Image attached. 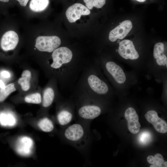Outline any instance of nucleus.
<instances>
[{
    "label": "nucleus",
    "instance_id": "3",
    "mask_svg": "<svg viewBox=\"0 0 167 167\" xmlns=\"http://www.w3.org/2000/svg\"><path fill=\"white\" fill-rule=\"evenodd\" d=\"M72 56V52L68 48L65 47L57 48L52 53L53 62L51 66L55 69L59 68L63 64L70 62Z\"/></svg>",
    "mask_w": 167,
    "mask_h": 167
},
{
    "label": "nucleus",
    "instance_id": "2",
    "mask_svg": "<svg viewBox=\"0 0 167 167\" xmlns=\"http://www.w3.org/2000/svg\"><path fill=\"white\" fill-rule=\"evenodd\" d=\"M60 38L55 36H39L36 40L35 47L39 51L50 53L60 45Z\"/></svg>",
    "mask_w": 167,
    "mask_h": 167
},
{
    "label": "nucleus",
    "instance_id": "14",
    "mask_svg": "<svg viewBox=\"0 0 167 167\" xmlns=\"http://www.w3.org/2000/svg\"><path fill=\"white\" fill-rule=\"evenodd\" d=\"M17 122L16 117L11 111H0V126L4 127H10L15 126Z\"/></svg>",
    "mask_w": 167,
    "mask_h": 167
},
{
    "label": "nucleus",
    "instance_id": "6",
    "mask_svg": "<svg viewBox=\"0 0 167 167\" xmlns=\"http://www.w3.org/2000/svg\"><path fill=\"white\" fill-rule=\"evenodd\" d=\"M132 24L129 20L123 21L120 24L112 30L109 32V38L112 42L116 41L117 39H123L132 29Z\"/></svg>",
    "mask_w": 167,
    "mask_h": 167
},
{
    "label": "nucleus",
    "instance_id": "17",
    "mask_svg": "<svg viewBox=\"0 0 167 167\" xmlns=\"http://www.w3.org/2000/svg\"><path fill=\"white\" fill-rule=\"evenodd\" d=\"M148 162L152 164L150 167H167V162L165 161L163 156L160 153L156 154L154 156H148L147 158Z\"/></svg>",
    "mask_w": 167,
    "mask_h": 167
},
{
    "label": "nucleus",
    "instance_id": "7",
    "mask_svg": "<svg viewBox=\"0 0 167 167\" xmlns=\"http://www.w3.org/2000/svg\"><path fill=\"white\" fill-rule=\"evenodd\" d=\"M33 146L34 142L31 138L27 136H22L17 140L15 149L20 155L28 156L32 153Z\"/></svg>",
    "mask_w": 167,
    "mask_h": 167
},
{
    "label": "nucleus",
    "instance_id": "8",
    "mask_svg": "<svg viewBox=\"0 0 167 167\" xmlns=\"http://www.w3.org/2000/svg\"><path fill=\"white\" fill-rule=\"evenodd\" d=\"M19 41L18 36L15 32L11 30L7 31L1 38V47L4 51L13 50L16 47Z\"/></svg>",
    "mask_w": 167,
    "mask_h": 167
},
{
    "label": "nucleus",
    "instance_id": "26",
    "mask_svg": "<svg viewBox=\"0 0 167 167\" xmlns=\"http://www.w3.org/2000/svg\"><path fill=\"white\" fill-rule=\"evenodd\" d=\"M19 5L22 7L26 6L30 0H15Z\"/></svg>",
    "mask_w": 167,
    "mask_h": 167
},
{
    "label": "nucleus",
    "instance_id": "16",
    "mask_svg": "<svg viewBox=\"0 0 167 167\" xmlns=\"http://www.w3.org/2000/svg\"><path fill=\"white\" fill-rule=\"evenodd\" d=\"M49 3V0H31L29 3V7L33 11L41 12L46 9Z\"/></svg>",
    "mask_w": 167,
    "mask_h": 167
},
{
    "label": "nucleus",
    "instance_id": "11",
    "mask_svg": "<svg viewBox=\"0 0 167 167\" xmlns=\"http://www.w3.org/2000/svg\"><path fill=\"white\" fill-rule=\"evenodd\" d=\"M101 113V110L98 106L88 105L80 107L78 112L79 118L86 120H91L99 116Z\"/></svg>",
    "mask_w": 167,
    "mask_h": 167
},
{
    "label": "nucleus",
    "instance_id": "29",
    "mask_svg": "<svg viewBox=\"0 0 167 167\" xmlns=\"http://www.w3.org/2000/svg\"><path fill=\"white\" fill-rule=\"evenodd\" d=\"M140 2H143L146 1V0H135Z\"/></svg>",
    "mask_w": 167,
    "mask_h": 167
},
{
    "label": "nucleus",
    "instance_id": "24",
    "mask_svg": "<svg viewBox=\"0 0 167 167\" xmlns=\"http://www.w3.org/2000/svg\"><path fill=\"white\" fill-rule=\"evenodd\" d=\"M24 101L27 103L39 104L42 101L41 97L39 93H36L26 96Z\"/></svg>",
    "mask_w": 167,
    "mask_h": 167
},
{
    "label": "nucleus",
    "instance_id": "1",
    "mask_svg": "<svg viewBox=\"0 0 167 167\" xmlns=\"http://www.w3.org/2000/svg\"><path fill=\"white\" fill-rule=\"evenodd\" d=\"M63 135L66 140L78 148L84 147L89 140V134L86 127L77 123L66 127Z\"/></svg>",
    "mask_w": 167,
    "mask_h": 167
},
{
    "label": "nucleus",
    "instance_id": "4",
    "mask_svg": "<svg viewBox=\"0 0 167 167\" xmlns=\"http://www.w3.org/2000/svg\"><path fill=\"white\" fill-rule=\"evenodd\" d=\"M118 52L125 59L135 60L139 57L133 42L129 40H124L119 43Z\"/></svg>",
    "mask_w": 167,
    "mask_h": 167
},
{
    "label": "nucleus",
    "instance_id": "15",
    "mask_svg": "<svg viewBox=\"0 0 167 167\" xmlns=\"http://www.w3.org/2000/svg\"><path fill=\"white\" fill-rule=\"evenodd\" d=\"M164 50V44L161 42L157 43L154 46L153 55L158 65L160 66L166 65L167 67V58L166 55L163 54Z\"/></svg>",
    "mask_w": 167,
    "mask_h": 167
},
{
    "label": "nucleus",
    "instance_id": "13",
    "mask_svg": "<svg viewBox=\"0 0 167 167\" xmlns=\"http://www.w3.org/2000/svg\"><path fill=\"white\" fill-rule=\"evenodd\" d=\"M106 67L108 72L118 83L122 84L126 80V75L122 68L115 62L109 61L106 63Z\"/></svg>",
    "mask_w": 167,
    "mask_h": 167
},
{
    "label": "nucleus",
    "instance_id": "22",
    "mask_svg": "<svg viewBox=\"0 0 167 167\" xmlns=\"http://www.w3.org/2000/svg\"><path fill=\"white\" fill-rule=\"evenodd\" d=\"M16 90L13 83H11L1 88L0 90V102L4 101L9 95Z\"/></svg>",
    "mask_w": 167,
    "mask_h": 167
},
{
    "label": "nucleus",
    "instance_id": "23",
    "mask_svg": "<svg viewBox=\"0 0 167 167\" xmlns=\"http://www.w3.org/2000/svg\"><path fill=\"white\" fill-rule=\"evenodd\" d=\"M86 7L89 9H92L93 7L101 8L105 4L106 0H84Z\"/></svg>",
    "mask_w": 167,
    "mask_h": 167
},
{
    "label": "nucleus",
    "instance_id": "27",
    "mask_svg": "<svg viewBox=\"0 0 167 167\" xmlns=\"http://www.w3.org/2000/svg\"><path fill=\"white\" fill-rule=\"evenodd\" d=\"M1 75L4 78H8L10 77V73L6 71H3L1 72Z\"/></svg>",
    "mask_w": 167,
    "mask_h": 167
},
{
    "label": "nucleus",
    "instance_id": "5",
    "mask_svg": "<svg viewBox=\"0 0 167 167\" xmlns=\"http://www.w3.org/2000/svg\"><path fill=\"white\" fill-rule=\"evenodd\" d=\"M90 13V10L86 6L81 3H76L67 9L66 15L69 22L72 23L80 19L81 15H88Z\"/></svg>",
    "mask_w": 167,
    "mask_h": 167
},
{
    "label": "nucleus",
    "instance_id": "20",
    "mask_svg": "<svg viewBox=\"0 0 167 167\" xmlns=\"http://www.w3.org/2000/svg\"><path fill=\"white\" fill-rule=\"evenodd\" d=\"M54 97V92L53 89L51 88L46 89L43 95V106L45 108L50 106L53 101Z\"/></svg>",
    "mask_w": 167,
    "mask_h": 167
},
{
    "label": "nucleus",
    "instance_id": "25",
    "mask_svg": "<svg viewBox=\"0 0 167 167\" xmlns=\"http://www.w3.org/2000/svg\"><path fill=\"white\" fill-rule=\"evenodd\" d=\"M151 136L149 132L147 131L143 132L139 136V141L141 144H146L151 141Z\"/></svg>",
    "mask_w": 167,
    "mask_h": 167
},
{
    "label": "nucleus",
    "instance_id": "18",
    "mask_svg": "<svg viewBox=\"0 0 167 167\" xmlns=\"http://www.w3.org/2000/svg\"><path fill=\"white\" fill-rule=\"evenodd\" d=\"M73 118V115L72 113L66 109L60 111L57 116L58 122L62 126H65L70 123Z\"/></svg>",
    "mask_w": 167,
    "mask_h": 167
},
{
    "label": "nucleus",
    "instance_id": "19",
    "mask_svg": "<svg viewBox=\"0 0 167 167\" xmlns=\"http://www.w3.org/2000/svg\"><path fill=\"white\" fill-rule=\"evenodd\" d=\"M31 77V73L29 71L26 70L23 72L18 83L24 91H26L29 89Z\"/></svg>",
    "mask_w": 167,
    "mask_h": 167
},
{
    "label": "nucleus",
    "instance_id": "21",
    "mask_svg": "<svg viewBox=\"0 0 167 167\" xmlns=\"http://www.w3.org/2000/svg\"><path fill=\"white\" fill-rule=\"evenodd\" d=\"M38 126L41 131L46 132L52 131L54 128L52 121L47 117L41 119L38 123Z\"/></svg>",
    "mask_w": 167,
    "mask_h": 167
},
{
    "label": "nucleus",
    "instance_id": "9",
    "mask_svg": "<svg viewBox=\"0 0 167 167\" xmlns=\"http://www.w3.org/2000/svg\"><path fill=\"white\" fill-rule=\"evenodd\" d=\"M124 115L128 122L129 131L132 134L137 133L140 130L141 125L135 110L131 107L128 108L126 110Z\"/></svg>",
    "mask_w": 167,
    "mask_h": 167
},
{
    "label": "nucleus",
    "instance_id": "28",
    "mask_svg": "<svg viewBox=\"0 0 167 167\" xmlns=\"http://www.w3.org/2000/svg\"><path fill=\"white\" fill-rule=\"evenodd\" d=\"M4 86H5L2 80H0V88H2Z\"/></svg>",
    "mask_w": 167,
    "mask_h": 167
},
{
    "label": "nucleus",
    "instance_id": "10",
    "mask_svg": "<svg viewBox=\"0 0 167 167\" xmlns=\"http://www.w3.org/2000/svg\"><path fill=\"white\" fill-rule=\"evenodd\" d=\"M145 117L148 121L153 125L156 131L162 133L167 132V123L158 117L156 111L149 110L145 114Z\"/></svg>",
    "mask_w": 167,
    "mask_h": 167
},
{
    "label": "nucleus",
    "instance_id": "12",
    "mask_svg": "<svg viewBox=\"0 0 167 167\" xmlns=\"http://www.w3.org/2000/svg\"><path fill=\"white\" fill-rule=\"evenodd\" d=\"M88 81L91 89L98 94H105L108 91L109 88L107 84L95 75H89Z\"/></svg>",
    "mask_w": 167,
    "mask_h": 167
}]
</instances>
